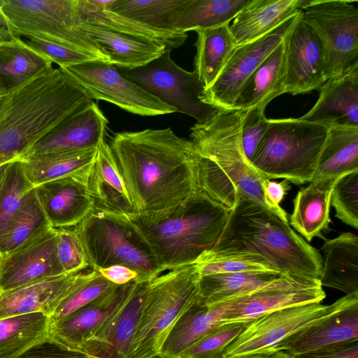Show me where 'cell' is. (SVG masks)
<instances>
[{
  "instance_id": "obj_59",
  "label": "cell",
  "mask_w": 358,
  "mask_h": 358,
  "mask_svg": "<svg viewBox=\"0 0 358 358\" xmlns=\"http://www.w3.org/2000/svg\"><path fill=\"white\" fill-rule=\"evenodd\" d=\"M1 260H2V256H1V255L0 254V264H1Z\"/></svg>"
},
{
  "instance_id": "obj_36",
  "label": "cell",
  "mask_w": 358,
  "mask_h": 358,
  "mask_svg": "<svg viewBox=\"0 0 358 358\" xmlns=\"http://www.w3.org/2000/svg\"><path fill=\"white\" fill-rule=\"evenodd\" d=\"M76 10L78 20L83 22L158 41L171 50L181 46L188 36L187 33L155 29L111 10L99 8L89 0H76Z\"/></svg>"
},
{
  "instance_id": "obj_32",
  "label": "cell",
  "mask_w": 358,
  "mask_h": 358,
  "mask_svg": "<svg viewBox=\"0 0 358 358\" xmlns=\"http://www.w3.org/2000/svg\"><path fill=\"white\" fill-rule=\"evenodd\" d=\"M340 177L313 180L295 196L290 224L308 241L328 227L331 194Z\"/></svg>"
},
{
  "instance_id": "obj_45",
  "label": "cell",
  "mask_w": 358,
  "mask_h": 358,
  "mask_svg": "<svg viewBox=\"0 0 358 358\" xmlns=\"http://www.w3.org/2000/svg\"><path fill=\"white\" fill-rule=\"evenodd\" d=\"M331 205L339 220L358 229V171L338 178L331 192Z\"/></svg>"
},
{
  "instance_id": "obj_24",
  "label": "cell",
  "mask_w": 358,
  "mask_h": 358,
  "mask_svg": "<svg viewBox=\"0 0 358 358\" xmlns=\"http://www.w3.org/2000/svg\"><path fill=\"white\" fill-rule=\"evenodd\" d=\"M38 201L52 227L73 228L93 209L86 183L67 178L34 187Z\"/></svg>"
},
{
  "instance_id": "obj_22",
  "label": "cell",
  "mask_w": 358,
  "mask_h": 358,
  "mask_svg": "<svg viewBox=\"0 0 358 358\" xmlns=\"http://www.w3.org/2000/svg\"><path fill=\"white\" fill-rule=\"evenodd\" d=\"M107 123L92 101L42 138L26 155L97 148L105 140Z\"/></svg>"
},
{
  "instance_id": "obj_51",
  "label": "cell",
  "mask_w": 358,
  "mask_h": 358,
  "mask_svg": "<svg viewBox=\"0 0 358 358\" xmlns=\"http://www.w3.org/2000/svg\"><path fill=\"white\" fill-rule=\"evenodd\" d=\"M290 189V182L287 180L275 182L266 179L262 184V191L270 210L285 222H288V215L280 204Z\"/></svg>"
},
{
  "instance_id": "obj_37",
  "label": "cell",
  "mask_w": 358,
  "mask_h": 358,
  "mask_svg": "<svg viewBox=\"0 0 358 358\" xmlns=\"http://www.w3.org/2000/svg\"><path fill=\"white\" fill-rule=\"evenodd\" d=\"M196 31L194 71L206 89L216 80L236 46L229 23Z\"/></svg>"
},
{
  "instance_id": "obj_54",
  "label": "cell",
  "mask_w": 358,
  "mask_h": 358,
  "mask_svg": "<svg viewBox=\"0 0 358 358\" xmlns=\"http://www.w3.org/2000/svg\"><path fill=\"white\" fill-rule=\"evenodd\" d=\"M16 38L17 37L15 35L9 21L0 6V43L12 41Z\"/></svg>"
},
{
  "instance_id": "obj_57",
  "label": "cell",
  "mask_w": 358,
  "mask_h": 358,
  "mask_svg": "<svg viewBox=\"0 0 358 358\" xmlns=\"http://www.w3.org/2000/svg\"><path fill=\"white\" fill-rule=\"evenodd\" d=\"M8 164H4V165H2V166H0V182H1V179L3 177V175L5 173V171L6 170V168H7Z\"/></svg>"
},
{
  "instance_id": "obj_60",
  "label": "cell",
  "mask_w": 358,
  "mask_h": 358,
  "mask_svg": "<svg viewBox=\"0 0 358 358\" xmlns=\"http://www.w3.org/2000/svg\"><path fill=\"white\" fill-rule=\"evenodd\" d=\"M157 358H159V357H157Z\"/></svg>"
},
{
  "instance_id": "obj_38",
  "label": "cell",
  "mask_w": 358,
  "mask_h": 358,
  "mask_svg": "<svg viewBox=\"0 0 358 358\" xmlns=\"http://www.w3.org/2000/svg\"><path fill=\"white\" fill-rule=\"evenodd\" d=\"M48 324L42 313L0 319V358H15L47 338Z\"/></svg>"
},
{
  "instance_id": "obj_47",
  "label": "cell",
  "mask_w": 358,
  "mask_h": 358,
  "mask_svg": "<svg viewBox=\"0 0 358 358\" xmlns=\"http://www.w3.org/2000/svg\"><path fill=\"white\" fill-rule=\"evenodd\" d=\"M56 229L57 257L63 273H76L90 267L81 241L73 227Z\"/></svg>"
},
{
  "instance_id": "obj_27",
  "label": "cell",
  "mask_w": 358,
  "mask_h": 358,
  "mask_svg": "<svg viewBox=\"0 0 358 358\" xmlns=\"http://www.w3.org/2000/svg\"><path fill=\"white\" fill-rule=\"evenodd\" d=\"M97 148L25 155L21 161L27 180L34 187L53 180L71 178L87 185Z\"/></svg>"
},
{
  "instance_id": "obj_12",
  "label": "cell",
  "mask_w": 358,
  "mask_h": 358,
  "mask_svg": "<svg viewBox=\"0 0 358 358\" xmlns=\"http://www.w3.org/2000/svg\"><path fill=\"white\" fill-rule=\"evenodd\" d=\"M171 51L166 48L159 57L139 67H116L125 78L177 112L194 117L198 124L203 123L221 109L201 101L203 85L194 71H187L172 60Z\"/></svg>"
},
{
  "instance_id": "obj_56",
  "label": "cell",
  "mask_w": 358,
  "mask_h": 358,
  "mask_svg": "<svg viewBox=\"0 0 358 358\" xmlns=\"http://www.w3.org/2000/svg\"><path fill=\"white\" fill-rule=\"evenodd\" d=\"M268 358H297V357L286 351H280L271 355Z\"/></svg>"
},
{
  "instance_id": "obj_58",
  "label": "cell",
  "mask_w": 358,
  "mask_h": 358,
  "mask_svg": "<svg viewBox=\"0 0 358 358\" xmlns=\"http://www.w3.org/2000/svg\"><path fill=\"white\" fill-rule=\"evenodd\" d=\"M3 97H4V96H3V94H2V93H1V90H0V106H1V102H2V100H3Z\"/></svg>"
},
{
  "instance_id": "obj_10",
  "label": "cell",
  "mask_w": 358,
  "mask_h": 358,
  "mask_svg": "<svg viewBox=\"0 0 358 358\" xmlns=\"http://www.w3.org/2000/svg\"><path fill=\"white\" fill-rule=\"evenodd\" d=\"M0 6L17 38H39L103 60L78 27L76 0H0Z\"/></svg>"
},
{
  "instance_id": "obj_21",
  "label": "cell",
  "mask_w": 358,
  "mask_h": 358,
  "mask_svg": "<svg viewBox=\"0 0 358 358\" xmlns=\"http://www.w3.org/2000/svg\"><path fill=\"white\" fill-rule=\"evenodd\" d=\"M85 271L38 279L15 288L0 291V319L31 313L49 317L77 286Z\"/></svg>"
},
{
  "instance_id": "obj_23",
  "label": "cell",
  "mask_w": 358,
  "mask_h": 358,
  "mask_svg": "<svg viewBox=\"0 0 358 358\" xmlns=\"http://www.w3.org/2000/svg\"><path fill=\"white\" fill-rule=\"evenodd\" d=\"M319 90L317 102L301 120L328 127L358 126V64L341 77L327 80Z\"/></svg>"
},
{
  "instance_id": "obj_19",
  "label": "cell",
  "mask_w": 358,
  "mask_h": 358,
  "mask_svg": "<svg viewBox=\"0 0 358 358\" xmlns=\"http://www.w3.org/2000/svg\"><path fill=\"white\" fill-rule=\"evenodd\" d=\"M134 283L116 285L69 315L49 320L47 338L67 350L80 352L85 342L123 302Z\"/></svg>"
},
{
  "instance_id": "obj_46",
  "label": "cell",
  "mask_w": 358,
  "mask_h": 358,
  "mask_svg": "<svg viewBox=\"0 0 358 358\" xmlns=\"http://www.w3.org/2000/svg\"><path fill=\"white\" fill-rule=\"evenodd\" d=\"M247 324L220 325L190 346L180 358H220L223 351L242 332Z\"/></svg>"
},
{
  "instance_id": "obj_25",
  "label": "cell",
  "mask_w": 358,
  "mask_h": 358,
  "mask_svg": "<svg viewBox=\"0 0 358 358\" xmlns=\"http://www.w3.org/2000/svg\"><path fill=\"white\" fill-rule=\"evenodd\" d=\"M87 187L94 203L93 208L118 215L134 213L129 193L105 140L97 148Z\"/></svg>"
},
{
  "instance_id": "obj_29",
  "label": "cell",
  "mask_w": 358,
  "mask_h": 358,
  "mask_svg": "<svg viewBox=\"0 0 358 358\" xmlns=\"http://www.w3.org/2000/svg\"><path fill=\"white\" fill-rule=\"evenodd\" d=\"M284 93L285 58L282 40L243 83L231 110L266 108L271 100Z\"/></svg>"
},
{
  "instance_id": "obj_42",
  "label": "cell",
  "mask_w": 358,
  "mask_h": 358,
  "mask_svg": "<svg viewBox=\"0 0 358 358\" xmlns=\"http://www.w3.org/2000/svg\"><path fill=\"white\" fill-rule=\"evenodd\" d=\"M201 277L239 272H277L262 257L248 252L208 250L194 263Z\"/></svg>"
},
{
  "instance_id": "obj_9",
  "label": "cell",
  "mask_w": 358,
  "mask_h": 358,
  "mask_svg": "<svg viewBox=\"0 0 358 358\" xmlns=\"http://www.w3.org/2000/svg\"><path fill=\"white\" fill-rule=\"evenodd\" d=\"M357 302L358 292H354L329 305L310 303L263 315L246 324L220 358H268L284 351L303 330Z\"/></svg>"
},
{
  "instance_id": "obj_18",
  "label": "cell",
  "mask_w": 358,
  "mask_h": 358,
  "mask_svg": "<svg viewBox=\"0 0 358 358\" xmlns=\"http://www.w3.org/2000/svg\"><path fill=\"white\" fill-rule=\"evenodd\" d=\"M62 274L57 257V229L50 227L2 258L0 291Z\"/></svg>"
},
{
  "instance_id": "obj_39",
  "label": "cell",
  "mask_w": 358,
  "mask_h": 358,
  "mask_svg": "<svg viewBox=\"0 0 358 358\" xmlns=\"http://www.w3.org/2000/svg\"><path fill=\"white\" fill-rule=\"evenodd\" d=\"M250 0H188L176 17V31L212 28L228 24Z\"/></svg>"
},
{
  "instance_id": "obj_43",
  "label": "cell",
  "mask_w": 358,
  "mask_h": 358,
  "mask_svg": "<svg viewBox=\"0 0 358 358\" xmlns=\"http://www.w3.org/2000/svg\"><path fill=\"white\" fill-rule=\"evenodd\" d=\"M33 188L25 176L21 161L9 163L0 182V235L18 213Z\"/></svg>"
},
{
  "instance_id": "obj_55",
  "label": "cell",
  "mask_w": 358,
  "mask_h": 358,
  "mask_svg": "<svg viewBox=\"0 0 358 358\" xmlns=\"http://www.w3.org/2000/svg\"><path fill=\"white\" fill-rule=\"evenodd\" d=\"M94 6L105 10H111L116 0H89Z\"/></svg>"
},
{
  "instance_id": "obj_26",
  "label": "cell",
  "mask_w": 358,
  "mask_h": 358,
  "mask_svg": "<svg viewBox=\"0 0 358 358\" xmlns=\"http://www.w3.org/2000/svg\"><path fill=\"white\" fill-rule=\"evenodd\" d=\"M308 0H250L229 25L235 46L255 41L301 10Z\"/></svg>"
},
{
  "instance_id": "obj_11",
  "label": "cell",
  "mask_w": 358,
  "mask_h": 358,
  "mask_svg": "<svg viewBox=\"0 0 358 358\" xmlns=\"http://www.w3.org/2000/svg\"><path fill=\"white\" fill-rule=\"evenodd\" d=\"M357 3L308 0L301 10L303 19L322 41L327 80L341 77L358 64Z\"/></svg>"
},
{
  "instance_id": "obj_31",
  "label": "cell",
  "mask_w": 358,
  "mask_h": 358,
  "mask_svg": "<svg viewBox=\"0 0 358 358\" xmlns=\"http://www.w3.org/2000/svg\"><path fill=\"white\" fill-rule=\"evenodd\" d=\"M324 255L320 282L345 294L358 292V237L351 232L327 239L322 247Z\"/></svg>"
},
{
  "instance_id": "obj_49",
  "label": "cell",
  "mask_w": 358,
  "mask_h": 358,
  "mask_svg": "<svg viewBox=\"0 0 358 358\" xmlns=\"http://www.w3.org/2000/svg\"><path fill=\"white\" fill-rule=\"evenodd\" d=\"M26 43L52 64H57L59 68L94 60L92 57L80 51L39 38H29Z\"/></svg>"
},
{
  "instance_id": "obj_30",
  "label": "cell",
  "mask_w": 358,
  "mask_h": 358,
  "mask_svg": "<svg viewBox=\"0 0 358 358\" xmlns=\"http://www.w3.org/2000/svg\"><path fill=\"white\" fill-rule=\"evenodd\" d=\"M231 301L214 306L205 305L201 297L179 319L166 338L159 358H180L203 336L223 324Z\"/></svg>"
},
{
  "instance_id": "obj_50",
  "label": "cell",
  "mask_w": 358,
  "mask_h": 358,
  "mask_svg": "<svg viewBox=\"0 0 358 358\" xmlns=\"http://www.w3.org/2000/svg\"><path fill=\"white\" fill-rule=\"evenodd\" d=\"M15 358H97L85 353L67 350L48 338L32 346Z\"/></svg>"
},
{
  "instance_id": "obj_8",
  "label": "cell",
  "mask_w": 358,
  "mask_h": 358,
  "mask_svg": "<svg viewBox=\"0 0 358 358\" xmlns=\"http://www.w3.org/2000/svg\"><path fill=\"white\" fill-rule=\"evenodd\" d=\"M195 264L169 271L148 282L129 358H157L181 316L199 299Z\"/></svg>"
},
{
  "instance_id": "obj_7",
  "label": "cell",
  "mask_w": 358,
  "mask_h": 358,
  "mask_svg": "<svg viewBox=\"0 0 358 358\" xmlns=\"http://www.w3.org/2000/svg\"><path fill=\"white\" fill-rule=\"evenodd\" d=\"M73 229L94 270L123 265L138 273L136 282H150L164 271L145 238L124 215L93 208Z\"/></svg>"
},
{
  "instance_id": "obj_4",
  "label": "cell",
  "mask_w": 358,
  "mask_h": 358,
  "mask_svg": "<svg viewBox=\"0 0 358 358\" xmlns=\"http://www.w3.org/2000/svg\"><path fill=\"white\" fill-rule=\"evenodd\" d=\"M216 252L257 255L279 273L320 280L322 257L288 222L260 203L240 196L229 210L216 243Z\"/></svg>"
},
{
  "instance_id": "obj_5",
  "label": "cell",
  "mask_w": 358,
  "mask_h": 358,
  "mask_svg": "<svg viewBox=\"0 0 358 358\" xmlns=\"http://www.w3.org/2000/svg\"><path fill=\"white\" fill-rule=\"evenodd\" d=\"M229 210L201 191L165 210L124 215L145 238L164 271L193 264L211 250Z\"/></svg>"
},
{
  "instance_id": "obj_6",
  "label": "cell",
  "mask_w": 358,
  "mask_h": 358,
  "mask_svg": "<svg viewBox=\"0 0 358 358\" xmlns=\"http://www.w3.org/2000/svg\"><path fill=\"white\" fill-rule=\"evenodd\" d=\"M328 129L299 117L269 119L250 162L269 180L282 178L296 185L310 182Z\"/></svg>"
},
{
  "instance_id": "obj_44",
  "label": "cell",
  "mask_w": 358,
  "mask_h": 358,
  "mask_svg": "<svg viewBox=\"0 0 358 358\" xmlns=\"http://www.w3.org/2000/svg\"><path fill=\"white\" fill-rule=\"evenodd\" d=\"M115 286L96 270L85 271L82 280L62 301L49 320L55 321L69 315Z\"/></svg>"
},
{
  "instance_id": "obj_14",
  "label": "cell",
  "mask_w": 358,
  "mask_h": 358,
  "mask_svg": "<svg viewBox=\"0 0 358 358\" xmlns=\"http://www.w3.org/2000/svg\"><path fill=\"white\" fill-rule=\"evenodd\" d=\"M299 12L264 36L236 46L216 80L202 92L201 101L221 110H231L243 83L282 42L296 21Z\"/></svg>"
},
{
  "instance_id": "obj_1",
  "label": "cell",
  "mask_w": 358,
  "mask_h": 358,
  "mask_svg": "<svg viewBox=\"0 0 358 358\" xmlns=\"http://www.w3.org/2000/svg\"><path fill=\"white\" fill-rule=\"evenodd\" d=\"M109 146L134 213L165 210L201 192L199 154L171 128L118 132Z\"/></svg>"
},
{
  "instance_id": "obj_20",
  "label": "cell",
  "mask_w": 358,
  "mask_h": 358,
  "mask_svg": "<svg viewBox=\"0 0 358 358\" xmlns=\"http://www.w3.org/2000/svg\"><path fill=\"white\" fill-rule=\"evenodd\" d=\"M77 25L103 59L117 67L134 69L145 65L167 48L162 43L83 22L78 17Z\"/></svg>"
},
{
  "instance_id": "obj_17",
  "label": "cell",
  "mask_w": 358,
  "mask_h": 358,
  "mask_svg": "<svg viewBox=\"0 0 358 358\" xmlns=\"http://www.w3.org/2000/svg\"><path fill=\"white\" fill-rule=\"evenodd\" d=\"M148 282L134 281L123 302L85 342L80 352L97 358H129Z\"/></svg>"
},
{
  "instance_id": "obj_48",
  "label": "cell",
  "mask_w": 358,
  "mask_h": 358,
  "mask_svg": "<svg viewBox=\"0 0 358 358\" xmlns=\"http://www.w3.org/2000/svg\"><path fill=\"white\" fill-rule=\"evenodd\" d=\"M264 107L241 111L240 131L243 151L250 161L269 124Z\"/></svg>"
},
{
  "instance_id": "obj_40",
  "label": "cell",
  "mask_w": 358,
  "mask_h": 358,
  "mask_svg": "<svg viewBox=\"0 0 358 358\" xmlns=\"http://www.w3.org/2000/svg\"><path fill=\"white\" fill-rule=\"evenodd\" d=\"M50 227H52L34 187L27 194L18 213L0 235V254L2 258Z\"/></svg>"
},
{
  "instance_id": "obj_16",
  "label": "cell",
  "mask_w": 358,
  "mask_h": 358,
  "mask_svg": "<svg viewBox=\"0 0 358 358\" xmlns=\"http://www.w3.org/2000/svg\"><path fill=\"white\" fill-rule=\"evenodd\" d=\"M326 298L320 280L285 275L275 285L264 290L234 299L223 324L248 323L271 312L310 303Z\"/></svg>"
},
{
  "instance_id": "obj_35",
  "label": "cell",
  "mask_w": 358,
  "mask_h": 358,
  "mask_svg": "<svg viewBox=\"0 0 358 358\" xmlns=\"http://www.w3.org/2000/svg\"><path fill=\"white\" fill-rule=\"evenodd\" d=\"M52 63L20 38L0 43V90L4 96Z\"/></svg>"
},
{
  "instance_id": "obj_15",
  "label": "cell",
  "mask_w": 358,
  "mask_h": 358,
  "mask_svg": "<svg viewBox=\"0 0 358 358\" xmlns=\"http://www.w3.org/2000/svg\"><path fill=\"white\" fill-rule=\"evenodd\" d=\"M283 43L286 93L296 95L319 89L327 80L324 48L301 10Z\"/></svg>"
},
{
  "instance_id": "obj_34",
  "label": "cell",
  "mask_w": 358,
  "mask_h": 358,
  "mask_svg": "<svg viewBox=\"0 0 358 358\" xmlns=\"http://www.w3.org/2000/svg\"><path fill=\"white\" fill-rule=\"evenodd\" d=\"M358 171V126L328 129L313 180L338 178Z\"/></svg>"
},
{
  "instance_id": "obj_52",
  "label": "cell",
  "mask_w": 358,
  "mask_h": 358,
  "mask_svg": "<svg viewBox=\"0 0 358 358\" xmlns=\"http://www.w3.org/2000/svg\"><path fill=\"white\" fill-rule=\"evenodd\" d=\"M297 358H358V341L296 356Z\"/></svg>"
},
{
  "instance_id": "obj_13",
  "label": "cell",
  "mask_w": 358,
  "mask_h": 358,
  "mask_svg": "<svg viewBox=\"0 0 358 358\" xmlns=\"http://www.w3.org/2000/svg\"><path fill=\"white\" fill-rule=\"evenodd\" d=\"M60 69L92 100H103L129 113L143 116L177 112L174 108L125 78L115 66L103 60L94 59Z\"/></svg>"
},
{
  "instance_id": "obj_33",
  "label": "cell",
  "mask_w": 358,
  "mask_h": 358,
  "mask_svg": "<svg viewBox=\"0 0 358 358\" xmlns=\"http://www.w3.org/2000/svg\"><path fill=\"white\" fill-rule=\"evenodd\" d=\"M285 275L239 272L202 276L199 282V296L205 305L214 306L271 287Z\"/></svg>"
},
{
  "instance_id": "obj_53",
  "label": "cell",
  "mask_w": 358,
  "mask_h": 358,
  "mask_svg": "<svg viewBox=\"0 0 358 358\" xmlns=\"http://www.w3.org/2000/svg\"><path fill=\"white\" fill-rule=\"evenodd\" d=\"M96 271L116 285H124L132 281L136 282L138 279V273L136 271L120 264L101 268Z\"/></svg>"
},
{
  "instance_id": "obj_3",
  "label": "cell",
  "mask_w": 358,
  "mask_h": 358,
  "mask_svg": "<svg viewBox=\"0 0 358 358\" xmlns=\"http://www.w3.org/2000/svg\"><path fill=\"white\" fill-rule=\"evenodd\" d=\"M240 121V110H220L206 122L191 127L190 141L199 154L201 191L229 210L240 196H245L270 210L262 191V184L268 178L245 155Z\"/></svg>"
},
{
  "instance_id": "obj_41",
  "label": "cell",
  "mask_w": 358,
  "mask_h": 358,
  "mask_svg": "<svg viewBox=\"0 0 358 358\" xmlns=\"http://www.w3.org/2000/svg\"><path fill=\"white\" fill-rule=\"evenodd\" d=\"M188 0H116L111 10L151 27L173 32L177 15Z\"/></svg>"
},
{
  "instance_id": "obj_28",
  "label": "cell",
  "mask_w": 358,
  "mask_h": 358,
  "mask_svg": "<svg viewBox=\"0 0 358 358\" xmlns=\"http://www.w3.org/2000/svg\"><path fill=\"white\" fill-rule=\"evenodd\" d=\"M358 341V302L303 330L285 347L294 356Z\"/></svg>"
},
{
  "instance_id": "obj_2",
  "label": "cell",
  "mask_w": 358,
  "mask_h": 358,
  "mask_svg": "<svg viewBox=\"0 0 358 358\" xmlns=\"http://www.w3.org/2000/svg\"><path fill=\"white\" fill-rule=\"evenodd\" d=\"M60 68L50 66L4 96L0 106V166L92 102Z\"/></svg>"
}]
</instances>
